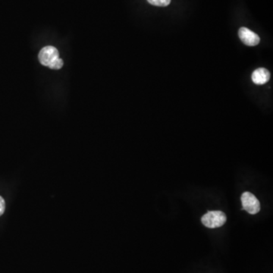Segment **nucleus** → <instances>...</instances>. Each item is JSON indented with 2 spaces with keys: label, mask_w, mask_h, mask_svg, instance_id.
I'll return each instance as SVG.
<instances>
[{
  "label": "nucleus",
  "mask_w": 273,
  "mask_h": 273,
  "mask_svg": "<svg viewBox=\"0 0 273 273\" xmlns=\"http://www.w3.org/2000/svg\"><path fill=\"white\" fill-rule=\"evenodd\" d=\"M38 58L42 65L51 69L57 70L63 65V61L59 58L57 49L51 46L43 47L39 53Z\"/></svg>",
  "instance_id": "1"
},
{
  "label": "nucleus",
  "mask_w": 273,
  "mask_h": 273,
  "mask_svg": "<svg viewBox=\"0 0 273 273\" xmlns=\"http://www.w3.org/2000/svg\"><path fill=\"white\" fill-rule=\"evenodd\" d=\"M226 220V215L222 211H209L201 219L202 223L210 229L222 227Z\"/></svg>",
  "instance_id": "2"
},
{
  "label": "nucleus",
  "mask_w": 273,
  "mask_h": 273,
  "mask_svg": "<svg viewBox=\"0 0 273 273\" xmlns=\"http://www.w3.org/2000/svg\"><path fill=\"white\" fill-rule=\"evenodd\" d=\"M241 203L243 208L250 214H257L260 210V203L258 199L250 192L243 193L241 195Z\"/></svg>",
  "instance_id": "3"
},
{
  "label": "nucleus",
  "mask_w": 273,
  "mask_h": 273,
  "mask_svg": "<svg viewBox=\"0 0 273 273\" xmlns=\"http://www.w3.org/2000/svg\"><path fill=\"white\" fill-rule=\"evenodd\" d=\"M238 35L241 41L247 46L254 47L260 43V39L259 36L247 28H241L238 31Z\"/></svg>",
  "instance_id": "4"
},
{
  "label": "nucleus",
  "mask_w": 273,
  "mask_h": 273,
  "mask_svg": "<svg viewBox=\"0 0 273 273\" xmlns=\"http://www.w3.org/2000/svg\"><path fill=\"white\" fill-rule=\"evenodd\" d=\"M270 73L267 69L260 68L254 71L252 74L253 82L257 85L266 84L269 81Z\"/></svg>",
  "instance_id": "5"
},
{
  "label": "nucleus",
  "mask_w": 273,
  "mask_h": 273,
  "mask_svg": "<svg viewBox=\"0 0 273 273\" xmlns=\"http://www.w3.org/2000/svg\"><path fill=\"white\" fill-rule=\"evenodd\" d=\"M147 2L153 6L165 7L170 4L171 0H147Z\"/></svg>",
  "instance_id": "6"
},
{
  "label": "nucleus",
  "mask_w": 273,
  "mask_h": 273,
  "mask_svg": "<svg viewBox=\"0 0 273 273\" xmlns=\"http://www.w3.org/2000/svg\"><path fill=\"white\" fill-rule=\"evenodd\" d=\"M6 209V203H5L4 199L0 196V216L3 214Z\"/></svg>",
  "instance_id": "7"
}]
</instances>
